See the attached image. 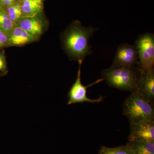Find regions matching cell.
Instances as JSON below:
<instances>
[{
  "label": "cell",
  "instance_id": "14",
  "mask_svg": "<svg viewBox=\"0 0 154 154\" xmlns=\"http://www.w3.org/2000/svg\"><path fill=\"white\" fill-rule=\"evenodd\" d=\"M5 10L9 19L17 25L18 22L22 18L20 2H17L14 5L9 6L6 8Z\"/></svg>",
  "mask_w": 154,
  "mask_h": 154
},
{
  "label": "cell",
  "instance_id": "12",
  "mask_svg": "<svg viewBox=\"0 0 154 154\" xmlns=\"http://www.w3.org/2000/svg\"><path fill=\"white\" fill-rule=\"evenodd\" d=\"M126 145L134 154H154V142L128 141Z\"/></svg>",
  "mask_w": 154,
  "mask_h": 154
},
{
  "label": "cell",
  "instance_id": "19",
  "mask_svg": "<svg viewBox=\"0 0 154 154\" xmlns=\"http://www.w3.org/2000/svg\"><path fill=\"white\" fill-rule=\"evenodd\" d=\"M4 9V8H3V7H2V6H1V5H0V11H1V10H2V9Z\"/></svg>",
  "mask_w": 154,
  "mask_h": 154
},
{
  "label": "cell",
  "instance_id": "7",
  "mask_svg": "<svg viewBox=\"0 0 154 154\" xmlns=\"http://www.w3.org/2000/svg\"><path fill=\"white\" fill-rule=\"evenodd\" d=\"M129 141L154 142V121L145 120L130 123Z\"/></svg>",
  "mask_w": 154,
  "mask_h": 154
},
{
  "label": "cell",
  "instance_id": "11",
  "mask_svg": "<svg viewBox=\"0 0 154 154\" xmlns=\"http://www.w3.org/2000/svg\"><path fill=\"white\" fill-rule=\"evenodd\" d=\"M44 0H24L20 2L22 18L33 17L42 13Z\"/></svg>",
  "mask_w": 154,
  "mask_h": 154
},
{
  "label": "cell",
  "instance_id": "10",
  "mask_svg": "<svg viewBox=\"0 0 154 154\" xmlns=\"http://www.w3.org/2000/svg\"><path fill=\"white\" fill-rule=\"evenodd\" d=\"M8 38L9 46H21L36 40L18 25L14 27Z\"/></svg>",
  "mask_w": 154,
  "mask_h": 154
},
{
  "label": "cell",
  "instance_id": "16",
  "mask_svg": "<svg viewBox=\"0 0 154 154\" xmlns=\"http://www.w3.org/2000/svg\"><path fill=\"white\" fill-rule=\"evenodd\" d=\"M7 72L5 57L3 53H0V75H5Z\"/></svg>",
  "mask_w": 154,
  "mask_h": 154
},
{
  "label": "cell",
  "instance_id": "15",
  "mask_svg": "<svg viewBox=\"0 0 154 154\" xmlns=\"http://www.w3.org/2000/svg\"><path fill=\"white\" fill-rule=\"evenodd\" d=\"M99 154H134L127 145L116 147L109 148L105 146L101 147Z\"/></svg>",
  "mask_w": 154,
  "mask_h": 154
},
{
  "label": "cell",
  "instance_id": "20",
  "mask_svg": "<svg viewBox=\"0 0 154 154\" xmlns=\"http://www.w3.org/2000/svg\"><path fill=\"white\" fill-rule=\"evenodd\" d=\"M17 1H18V2H20L21 1V0H17Z\"/></svg>",
  "mask_w": 154,
  "mask_h": 154
},
{
  "label": "cell",
  "instance_id": "2",
  "mask_svg": "<svg viewBox=\"0 0 154 154\" xmlns=\"http://www.w3.org/2000/svg\"><path fill=\"white\" fill-rule=\"evenodd\" d=\"M140 74L138 66H111L101 72L102 79L107 85L131 93L135 91Z\"/></svg>",
  "mask_w": 154,
  "mask_h": 154
},
{
  "label": "cell",
  "instance_id": "18",
  "mask_svg": "<svg viewBox=\"0 0 154 154\" xmlns=\"http://www.w3.org/2000/svg\"><path fill=\"white\" fill-rule=\"evenodd\" d=\"M18 2L17 0H0V5L3 8L5 9L9 6L14 5L15 3Z\"/></svg>",
  "mask_w": 154,
  "mask_h": 154
},
{
  "label": "cell",
  "instance_id": "8",
  "mask_svg": "<svg viewBox=\"0 0 154 154\" xmlns=\"http://www.w3.org/2000/svg\"><path fill=\"white\" fill-rule=\"evenodd\" d=\"M134 92L149 102L154 103V68L140 70V74Z\"/></svg>",
  "mask_w": 154,
  "mask_h": 154
},
{
  "label": "cell",
  "instance_id": "3",
  "mask_svg": "<svg viewBox=\"0 0 154 154\" xmlns=\"http://www.w3.org/2000/svg\"><path fill=\"white\" fill-rule=\"evenodd\" d=\"M123 114L130 123L154 119V103L140 96L136 92L131 93L125 100Z\"/></svg>",
  "mask_w": 154,
  "mask_h": 154
},
{
  "label": "cell",
  "instance_id": "4",
  "mask_svg": "<svg viewBox=\"0 0 154 154\" xmlns=\"http://www.w3.org/2000/svg\"><path fill=\"white\" fill-rule=\"evenodd\" d=\"M138 56V67L140 70L154 68V35L153 33L141 34L135 44Z\"/></svg>",
  "mask_w": 154,
  "mask_h": 154
},
{
  "label": "cell",
  "instance_id": "6",
  "mask_svg": "<svg viewBox=\"0 0 154 154\" xmlns=\"http://www.w3.org/2000/svg\"><path fill=\"white\" fill-rule=\"evenodd\" d=\"M138 64L137 50L135 45L120 44L116 50L112 66L134 67L138 66Z\"/></svg>",
  "mask_w": 154,
  "mask_h": 154
},
{
  "label": "cell",
  "instance_id": "9",
  "mask_svg": "<svg viewBox=\"0 0 154 154\" xmlns=\"http://www.w3.org/2000/svg\"><path fill=\"white\" fill-rule=\"evenodd\" d=\"M42 17L41 13L34 17H24L20 19L17 25L36 39L44 30L45 23Z\"/></svg>",
  "mask_w": 154,
  "mask_h": 154
},
{
  "label": "cell",
  "instance_id": "13",
  "mask_svg": "<svg viewBox=\"0 0 154 154\" xmlns=\"http://www.w3.org/2000/svg\"><path fill=\"white\" fill-rule=\"evenodd\" d=\"M17 25L9 19L5 9L0 11V31L9 36Z\"/></svg>",
  "mask_w": 154,
  "mask_h": 154
},
{
  "label": "cell",
  "instance_id": "17",
  "mask_svg": "<svg viewBox=\"0 0 154 154\" xmlns=\"http://www.w3.org/2000/svg\"><path fill=\"white\" fill-rule=\"evenodd\" d=\"M9 46L8 36L0 31V48Z\"/></svg>",
  "mask_w": 154,
  "mask_h": 154
},
{
  "label": "cell",
  "instance_id": "21",
  "mask_svg": "<svg viewBox=\"0 0 154 154\" xmlns=\"http://www.w3.org/2000/svg\"><path fill=\"white\" fill-rule=\"evenodd\" d=\"M24 1V0H21V1ZM21 1H20V2H21Z\"/></svg>",
  "mask_w": 154,
  "mask_h": 154
},
{
  "label": "cell",
  "instance_id": "5",
  "mask_svg": "<svg viewBox=\"0 0 154 154\" xmlns=\"http://www.w3.org/2000/svg\"><path fill=\"white\" fill-rule=\"evenodd\" d=\"M82 62V61L79 62V68L77 79L69 91V101L67 102V105L85 102H89L92 104L99 103L102 102L105 98V97L102 96H100L97 99H93L88 98L87 95V88L103 81V79H102L97 80L94 82L87 86L82 85L81 81V66Z\"/></svg>",
  "mask_w": 154,
  "mask_h": 154
},
{
  "label": "cell",
  "instance_id": "1",
  "mask_svg": "<svg viewBox=\"0 0 154 154\" xmlns=\"http://www.w3.org/2000/svg\"><path fill=\"white\" fill-rule=\"evenodd\" d=\"M97 28L85 27L79 21H75L64 33L65 49L71 57L83 62L93 51L89 41Z\"/></svg>",
  "mask_w": 154,
  "mask_h": 154
}]
</instances>
